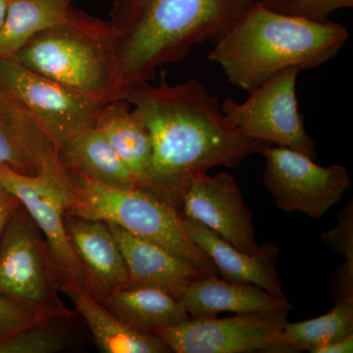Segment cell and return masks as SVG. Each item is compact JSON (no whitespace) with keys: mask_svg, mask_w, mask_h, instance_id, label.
<instances>
[{"mask_svg":"<svg viewBox=\"0 0 353 353\" xmlns=\"http://www.w3.org/2000/svg\"><path fill=\"white\" fill-rule=\"evenodd\" d=\"M139 109L152 141V163L145 190L179 209L183 188L216 166L236 167L264 141L246 138L220 109L219 101L196 79L171 85L160 81L128 88L124 97Z\"/></svg>","mask_w":353,"mask_h":353,"instance_id":"obj_1","label":"cell"},{"mask_svg":"<svg viewBox=\"0 0 353 353\" xmlns=\"http://www.w3.org/2000/svg\"><path fill=\"white\" fill-rule=\"evenodd\" d=\"M257 0H113L110 23L127 88L197 44L217 43Z\"/></svg>","mask_w":353,"mask_h":353,"instance_id":"obj_2","label":"cell"},{"mask_svg":"<svg viewBox=\"0 0 353 353\" xmlns=\"http://www.w3.org/2000/svg\"><path fill=\"white\" fill-rule=\"evenodd\" d=\"M350 38L339 23L318 22L272 10L256 1L208 55L228 81L252 92L283 70L317 68Z\"/></svg>","mask_w":353,"mask_h":353,"instance_id":"obj_3","label":"cell"},{"mask_svg":"<svg viewBox=\"0 0 353 353\" xmlns=\"http://www.w3.org/2000/svg\"><path fill=\"white\" fill-rule=\"evenodd\" d=\"M13 58L101 103L126 95L110 21L92 17L73 6L62 19L30 39Z\"/></svg>","mask_w":353,"mask_h":353,"instance_id":"obj_4","label":"cell"},{"mask_svg":"<svg viewBox=\"0 0 353 353\" xmlns=\"http://www.w3.org/2000/svg\"><path fill=\"white\" fill-rule=\"evenodd\" d=\"M68 172L75 187L69 214L117 225L188 260L208 277H219L210 259L185 234L182 213L170 201L143 188L111 187Z\"/></svg>","mask_w":353,"mask_h":353,"instance_id":"obj_5","label":"cell"},{"mask_svg":"<svg viewBox=\"0 0 353 353\" xmlns=\"http://www.w3.org/2000/svg\"><path fill=\"white\" fill-rule=\"evenodd\" d=\"M58 289L46 239L21 204L0 241V297L39 318L77 316L65 307Z\"/></svg>","mask_w":353,"mask_h":353,"instance_id":"obj_6","label":"cell"},{"mask_svg":"<svg viewBox=\"0 0 353 353\" xmlns=\"http://www.w3.org/2000/svg\"><path fill=\"white\" fill-rule=\"evenodd\" d=\"M0 185L20 201L43 233L58 285L73 283L87 290L83 265L65 230V215L75 201V187L59 157L48 160L34 176L0 166Z\"/></svg>","mask_w":353,"mask_h":353,"instance_id":"obj_7","label":"cell"},{"mask_svg":"<svg viewBox=\"0 0 353 353\" xmlns=\"http://www.w3.org/2000/svg\"><path fill=\"white\" fill-rule=\"evenodd\" d=\"M0 88L19 102L57 152L81 132L97 127L105 106L13 57L0 58Z\"/></svg>","mask_w":353,"mask_h":353,"instance_id":"obj_8","label":"cell"},{"mask_svg":"<svg viewBox=\"0 0 353 353\" xmlns=\"http://www.w3.org/2000/svg\"><path fill=\"white\" fill-rule=\"evenodd\" d=\"M301 71L296 67L283 70L248 92L243 103L228 99L221 110L246 138L289 148L314 159V141L304 126L296 99Z\"/></svg>","mask_w":353,"mask_h":353,"instance_id":"obj_9","label":"cell"},{"mask_svg":"<svg viewBox=\"0 0 353 353\" xmlns=\"http://www.w3.org/2000/svg\"><path fill=\"white\" fill-rule=\"evenodd\" d=\"M289 311L190 318L154 330L176 353L292 352L282 339Z\"/></svg>","mask_w":353,"mask_h":353,"instance_id":"obj_10","label":"cell"},{"mask_svg":"<svg viewBox=\"0 0 353 353\" xmlns=\"http://www.w3.org/2000/svg\"><path fill=\"white\" fill-rule=\"evenodd\" d=\"M261 154L266 160L265 185L285 212L322 217L352 187L343 165L320 166L308 155L283 146H267Z\"/></svg>","mask_w":353,"mask_h":353,"instance_id":"obj_11","label":"cell"},{"mask_svg":"<svg viewBox=\"0 0 353 353\" xmlns=\"http://www.w3.org/2000/svg\"><path fill=\"white\" fill-rule=\"evenodd\" d=\"M179 210L241 252L252 254L259 250L252 212L240 185L230 174L208 173L192 178L181 192Z\"/></svg>","mask_w":353,"mask_h":353,"instance_id":"obj_12","label":"cell"},{"mask_svg":"<svg viewBox=\"0 0 353 353\" xmlns=\"http://www.w3.org/2000/svg\"><path fill=\"white\" fill-rule=\"evenodd\" d=\"M108 224L122 252L129 275L126 284L121 288H153L180 301L192 283L206 277L196 265L163 246L128 233L117 225Z\"/></svg>","mask_w":353,"mask_h":353,"instance_id":"obj_13","label":"cell"},{"mask_svg":"<svg viewBox=\"0 0 353 353\" xmlns=\"http://www.w3.org/2000/svg\"><path fill=\"white\" fill-rule=\"evenodd\" d=\"M65 230L83 265L87 290L97 301L126 284V262L108 223L67 213Z\"/></svg>","mask_w":353,"mask_h":353,"instance_id":"obj_14","label":"cell"},{"mask_svg":"<svg viewBox=\"0 0 353 353\" xmlns=\"http://www.w3.org/2000/svg\"><path fill=\"white\" fill-rule=\"evenodd\" d=\"M183 227L190 240L210 259L223 280L259 285L273 296L285 297L276 268L280 255L278 246L267 243L248 254L196 221L183 217Z\"/></svg>","mask_w":353,"mask_h":353,"instance_id":"obj_15","label":"cell"},{"mask_svg":"<svg viewBox=\"0 0 353 353\" xmlns=\"http://www.w3.org/2000/svg\"><path fill=\"white\" fill-rule=\"evenodd\" d=\"M58 152L22 105L0 88V166L34 176Z\"/></svg>","mask_w":353,"mask_h":353,"instance_id":"obj_16","label":"cell"},{"mask_svg":"<svg viewBox=\"0 0 353 353\" xmlns=\"http://www.w3.org/2000/svg\"><path fill=\"white\" fill-rule=\"evenodd\" d=\"M180 301L190 318L216 317L222 312L243 314L292 309L285 296H273L259 285L208 276L192 283Z\"/></svg>","mask_w":353,"mask_h":353,"instance_id":"obj_17","label":"cell"},{"mask_svg":"<svg viewBox=\"0 0 353 353\" xmlns=\"http://www.w3.org/2000/svg\"><path fill=\"white\" fill-rule=\"evenodd\" d=\"M75 305L92 338L103 353H166L170 348L155 333L131 328L116 317L87 290L73 283L59 285Z\"/></svg>","mask_w":353,"mask_h":353,"instance_id":"obj_18","label":"cell"},{"mask_svg":"<svg viewBox=\"0 0 353 353\" xmlns=\"http://www.w3.org/2000/svg\"><path fill=\"white\" fill-rule=\"evenodd\" d=\"M97 127L145 189L152 163V141L139 109L125 99L105 104Z\"/></svg>","mask_w":353,"mask_h":353,"instance_id":"obj_19","label":"cell"},{"mask_svg":"<svg viewBox=\"0 0 353 353\" xmlns=\"http://www.w3.org/2000/svg\"><path fill=\"white\" fill-rule=\"evenodd\" d=\"M99 301L121 321L143 333H154L190 318L181 301L153 288H118Z\"/></svg>","mask_w":353,"mask_h":353,"instance_id":"obj_20","label":"cell"},{"mask_svg":"<svg viewBox=\"0 0 353 353\" xmlns=\"http://www.w3.org/2000/svg\"><path fill=\"white\" fill-rule=\"evenodd\" d=\"M72 173L117 188H139L138 181L104 138L99 128L85 130L58 152Z\"/></svg>","mask_w":353,"mask_h":353,"instance_id":"obj_21","label":"cell"},{"mask_svg":"<svg viewBox=\"0 0 353 353\" xmlns=\"http://www.w3.org/2000/svg\"><path fill=\"white\" fill-rule=\"evenodd\" d=\"M74 0H8L0 30V58L13 57L28 41L62 19Z\"/></svg>","mask_w":353,"mask_h":353,"instance_id":"obj_22","label":"cell"},{"mask_svg":"<svg viewBox=\"0 0 353 353\" xmlns=\"http://www.w3.org/2000/svg\"><path fill=\"white\" fill-rule=\"evenodd\" d=\"M333 296L336 303L327 314L306 321L285 323L282 339L292 352L315 353L353 334V294Z\"/></svg>","mask_w":353,"mask_h":353,"instance_id":"obj_23","label":"cell"},{"mask_svg":"<svg viewBox=\"0 0 353 353\" xmlns=\"http://www.w3.org/2000/svg\"><path fill=\"white\" fill-rule=\"evenodd\" d=\"M75 318L51 316L41 318L0 340V353H58L81 343Z\"/></svg>","mask_w":353,"mask_h":353,"instance_id":"obj_24","label":"cell"},{"mask_svg":"<svg viewBox=\"0 0 353 353\" xmlns=\"http://www.w3.org/2000/svg\"><path fill=\"white\" fill-rule=\"evenodd\" d=\"M322 241L347 259L333 280V294H353V201L350 199L339 214V224L321 236Z\"/></svg>","mask_w":353,"mask_h":353,"instance_id":"obj_25","label":"cell"},{"mask_svg":"<svg viewBox=\"0 0 353 353\" xmlns=\"http://www.w3.org/2000/svg\"><path fill=\"white\" fill-rule=\"evenodd\" d=\"M353 0H294L285 14L306 19L326 22L330 14L343 8H352Z\"/></svg>","mask_w":353,"mask_h":353,"instance_id":"obj_26","label":"cell"},{"mask_svg":"<svg viewBox=\"0 0 353 353\" xmlns=\"http://www.w3.org/2000/svg\"><path fill=\"white\" fill-rule=\"evenodd\" d=\"M39 319L30 311L0 297V340Z\"/></svg>","mask_w":353,"mask_h":353,"instance_id":"obj_27","label":"cell"},{"mask_svg":"<svg viewBox=\"0 0 353 353\" xmlns=\"http://www.w3.org/2000/svg\"><path fill=\"white\" fill-rule=\"evenodd\" d=\"M20 205V201L0 185V241L11 216Z\"/></svg>","mask_w":353,"mask_h":353,"instance_id":"obj_28","label":"cell"},{"mask_svg":"<svg viewBox=\"0 0 353 353\" xmlns=\"http://www.w3.org/2000/svg\"><path fill=\"white\" fill-rule=\"evenodd\" d=\"M353 352V334L343 340L329 343L315 353H352Z\"/></svg>","mask_w":353,"mask_h":353,"instance_id":"obj_29","label":"cell"},{"mask_svg":"<svg viewBox=\"0 0 353 353\" xmlns=\"http://www.w3.org/2000/svg\"><path fill=\"white\" fill-rule=\"evenodd\" d=\"M257 1L272 9V10L284 13L285 9L290 6L294 0H257Z\"/></svg>","mask_w":353,"mask_h":353,"instance_id":"obj_30","label":"cell"},{"mask_svg":"<svg viewBox=\"0 0 353 353\" xmlns=\"http://www.w3.org/2000/svg\"><path fill=\"white\" fill-rule=\"evenodd\" d=\"M7 7H8V0H0V30L6 20Z\"/></svg>","mask_w":353,"mask_h":353,"instance_id":"obj_31","label":"cell"}]
</instances>
